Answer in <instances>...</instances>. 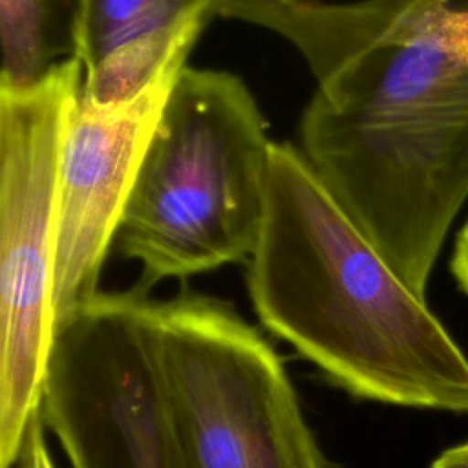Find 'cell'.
<instances>
[{"label":"cell","instance_id":"1","mask_svg":"<svg viewBox=\"0 0 468 468\" xmlns=\"http://www.w3.org/2000/svg\"><path fill=\"white\" fill-rule=\"evenodd\" d=\"M417 0H225L316 80L300 150L397 276L426 300L468 199V68L417 27Z\"/></svg>","mask_w":468,"mask_h":468},{"label":"cell","instance_id":"2","mask_svg":"<svg viewBox=\"0 0 468 468\" xmlns=\"http://www.w3.org/2000/svg\"><path fill=\"white\" fill-rule=\"evenodd\" d=\"M247 291L261 325L353 397L468 413V356L291 143H271Z\"/></svg>","mask_w":468,"mask_h":468},{"label":"cell","instance_id":"3","mask_svg":"<svg viewBox=\"0 0 468 468\" xmlns=\"http://www.w3.org/2000/svg\"><path fill=\"white\" fill-rule=\"evenodd\" d=\"M271 143L247 84L185 66L148 143L119 249L146 291L252 256L265 214Z\"/></svg>","mask_w":468,"mask_h":468},{"label":"cell","instance_id":"4","mask_svg":"<svg viewBox=\"0 0 468 468\" xmlns=\"http://www.w3.org/2000/svg\"><path fill=\"white\" fill-rule=\"evenodd\" d=\"M144 318L183 468H329L282 356L229 302L181 289Z\"/></svg>","mask_w":468,"mask_h":468},{"label":"cell","instance_id":"5","mask_svg":"<svg viewBox=\"0 0 468 468\" xmlns=\"http://www.w3.org/2000/svg\"><path fill=\"white\" fill-rule=\"evenodd\" d=\"M82 79V62L69 58L31 90H0V468L18 461L40 413L57 333L60 144Z\"/></svg>","mask_w":468,"mask_h":468},{"label":"cell","instance_id":"6","mask_svg":"<svg viewBox=\"0 0 468 468\" xmlns=\"http://www.w3.org/2000/svg\"><path fill=\"white\" fill-rule=\"evenodd\" d=\"M148 291H99L55 333L40 420L71 468H183L155 382Z\"/></svg>","mask_w":468,"mask_h":468},{"label":"cell","instance_id":"7","mask_svg":"<svg viewBox=\"0 0 468 468\" xmlns=\"http://www.w3.org/2000/svg\"><path fill=\"white\" fill-rule=\"evenodd\" d=\"M179 73L126 104L97 108L80 97V90L69 102L55 203L57 327L99 292L108 249L119 234L137 170Z\"/></svg>","mask_w":468,"mask_h":468},{"label":"cell","instance_id":"8","mask_svg":"<svg viewBox=\"0 0 468 468\" xmlns=\"http://www.w3.org/2000/svg\"><path fill=\"white\" fill-rule=\"evenodd\" d=\"M225 0H82L80 95L97 108L126 104L179 73Z\"/></svg>","mask_w":468,"mask_h":468},{"label":"cell","instance_id":"9","mask_svg":"<svg viewBox=\"0 0 468 468\" xmlns=\"http://www.w3.org/2000/svg\"><path fill=\"white\" fill-rule=\"evenodd\" d=\"M82 0H0V90L38 86L77 58Z\"/></svg>","mask_w":468,"mask_h":468},{"label":"cell","instance_id":"10","mask_svg":"<svg viewBox=\"0 0 468 468\" xmlns=\"http://www.w3.org/2000/svg\"><path fill=\"white\" fill-rule=\"evenodd\" d=\"M413 16L435 48L468 68V7L452 5L450 0H417Z\"/></svg>","mask_w":468,"mask_h":468},{"label":"cell","instance_id":"11","mask_svg":"<svg viewBox=\"0 0 468 468\" xmlns=\"http://www.w3.org/2000/svg\"><path fill=\"white\" fill-rule=\"evenodd\" d=\"M24 448L27 452V459H29L31 468H55L53 461L49 457L46 441H44V424L40 420V413H38V417L35 419V422L31 424V428L27 431Z\"/></svg>","mask_w":468,"mask_h":468},{"label":"cell","instance_id":"12","mask_svg":"<svg viewBox=\"0 0 468 468\" xmlns=\"http://www.w3.org/2000/svg\"><path fill=\"white\" fill-rule=\"evenodd\" d=\"M450 269L459 289L468 296V221L463 225L455 238Z\"/></svg>","mask_w":468,"mask_h":468},{"label":"cell","instance_id":"13","mask_svg":"<svg viewBox=\"0 0 468 468\" xmlns=\"http://www.w3.org/2000/svg\"><path fill=\"white\" fill-rule=\"evenodd\" d=\"M430 468H468V441L441 452Z\"/></svg>","mask_w":468,"mask_h":468},{"label":"cell","instance_id":"14","mask_svg":"<svg viewBox=\"0 0 468 468\" xmlns=\"http://www.w3.org/2000/svg\"><path fill=\"white\" fill-rule=\"evenodd\" d=\"M11 468H31V466H29V459H27V452H26V448L22 450V453H20L18 461H16Z\"/></svg>","mask_w":468,"mask_h":468}]
</instances>
